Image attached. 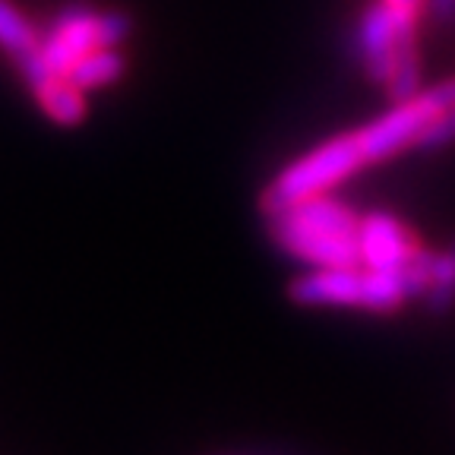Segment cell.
<instances>
[{
    "instance_id": "obj_5",
    "label": "cell",
    "mask_w": 455,
    "mask_h": 455,
    "mask_svg": "<svg viewBox=\"0 0 455 455\" xmlns=\"http://www.w3.org/2000/svg\"><path fill=\"white\" fill-rule=\"evenodd\" d=\"M357 243H361V266L367 269H405L420 250L411 228L389 212L361 215Z\"/></svg>"
},
{
    "instance_id": "obj_11",
    "label": "cell",
    "mask_w": 455,
    "mask_h": 455,
    "mask_svg": "<svg viewBox=\"0 0 455 455\" xmlns=\"http://www.w3.org/2000/svg\"><path fill=\"white\" fill-rule=\"evenodd\" d=\"M424 307L434 316H443L455 307V241L434 256V275L424 291Z\"/></svg>"
},
{
    "instance_id": "obj_1",
    "label": "cell",
    "mask_w": 455,
    "mask_h": 455,
    "mask_svg": "<svg viewBox=\"0 0 455 455\" xmlns=\"http://www.w3.org/2000/svg\"><path fill=\"white\" fill-rule=\"evenodd\" d=\"M361 215L332 193L298 199L269 212V235L278 247L307 266H361Z\"/></svg>"
},
{
    "instance_id": "obj_7",
    "label": "cell",
    "mask_w": 455,
    "mask_h": 455,
    "mask_svg": "<svg viewBox=\"0 0 455 455\" xmlns=\"http://www.w3.org/2000/svg\"><path fill=\"white\" fill-rule=\"evenodd\" d=\"M32 95H36L38 108L60 127H76L85 121V111H89L85 92L60 73H51L38 85H32Z\"/></svg>"
},
{
    "instance_id": "obj_14",
    "label": "cell",
    "mask_w": 455,
    "mask_h": 455,
    "mask_svg": "<svg viewBox=\"0 0 455 455\" xmlns=\"http://www.w3.org/2000/svg\"><path fill=\"white\" fill-rule=\"evenodd\" d=\"M383 4L389 10H395V13L408 16V20H418V22H420V16L427 13V0H383Z\"/></svg>"
},
{
    "instance_id": "obj_3",
    "label": "cell",
    "mask_w": 455,
    "mask_h": 455,
    "mask_svg": "<svg viewBox=\"0 0 455 455\" xmlns=\"http://www.w3.org/2000/svg\"><path fill=\"white\" fill-rule=\"evenodd\" d=\"M363 168H370V158L363 152L357 130L339 133L332 140L320 142L307 156H300L284 171H278V178L263 190L259 206L269 215L275 209L288 206V203H298V199L316 196V193H332V187H339L341 180H348L351 174H357Z\"/></svg>"
},
{
    "instance_id": "obj_13",
    "label": "cell",
    "mask_w": 455,
    "mask_h": 455,
    "mask_svg": "<svg viewBox=\"0 0 455 455\" xmlns=\"http://www.w3.org/2000/svg\"><path fill=\"white\" fill-rule=\"evenodd\" d=\"M427 16L436 26H455V0H427Z\"/></svg>"
},
{
    "instance_id": "obj_4",
    "label": "cell",
    "mask_w": 455,
    "mask_h": 455,
    "mask_svg": "<svg viewBox=\"0 0 455 455\" xmlns=\"http://www.w3.org/2000/svg\"><path fill=\"white\" fill-rule=\"evenodd\" d=\"M127 13L117 10H92V7H64L54 16L48 32L42 36V60L54 73L67 76L79 57H85L95 48H117L130 36Z\"/></svg>"
},
{
    "instance_id": "obj_12",
    "label": "cell",
    "mask_w": 455,
    "mask_h": 455,
    "mask_svg": "<svg viewBox=\"0 0 455 455\" xmlns=\"http://www.w3.org/2000/svg\"><path fill=\"white\" fill-rule=\"evenodd\" d=\"M452 140H455V105H449L446 111H440L434 121L427 124L424 133L414 142V149H440V146H446Z\"/></svg>"
},
{
    "instance_id": "obj_2",
    "label": "cell",
    "mask_w": 455,
    "mask_h": 455,
    "mask_svg": "<svg viewBox=\"0 0 455 455\" xmlns=\"http://www.w3.org/2000/svg\"><path fill=\"white\" fill-rule=\"evenodd\" d=\"M357 60L373 83H383L392 105L420 92L418 20L395 13L377 0L357 22Z\"/></svg>"
},
{
    "instance_id": "obj_8",
    "label": "cell",
    "mask_w": 455,
    "mask_h": 455,
    "mask_svg": "<svg viewBox=\"0 0 455 455\" xmlns=\"http://www.w3.org/2000/svg\"><path fill=\"white\" fill-rule=\"evenodd\" d=\"M0 51L13 64H22V60L42 51V32L28 22V16L16 7L13 0H0Z\"/></svg>"
},
{
    "instance_id": "obj_10",
    "label": "cell",
    "mask_w": 455,
    "mask_h": 455,
    "mask_svg": "<svg viewBox=\"0 0 455 455\" xmlns=\"http://www.w3.org/2000/svg\"><path fill=\"white\" fill-rule=\"evenodd\" d=\"M124 70H127V57H124L121 51L95 48L85 57H79L76 64H73V70L67 73V79L76 83L83 92H89V89H101V85L117 83V79L124 76Z\"/></svg>"
},
{
    "instance_id": "obj_6",
    "label": "cell",
    "mask_w": 455,
    "mask_h": 455,
    "mask_svg": "<svg viewBox=\"0 0 455 455\" xmlns=\"http://www.w3.org/2000/svg\"><path fill=\"white\" fill-rule=\"evenodd\" d=\"M288 294L300 307H361L363 266H320L294 278Z\"/></svg>"
},
{
    "instance_id": "obj_9",
    "label": "cell",
    "mask_w": 455,
    "mask_h": 455,
    "mask_svg": "<svg viewBox=\"0 0 455 455\" xmlns=\"http://www.w3.org/2000/svg\"><path fill=\"white\" fill-rule=\"evenodd\" d=\"M411 298L405 269H367L363 266V310L392 313Z\"/></svg>"
}]
</instances>
